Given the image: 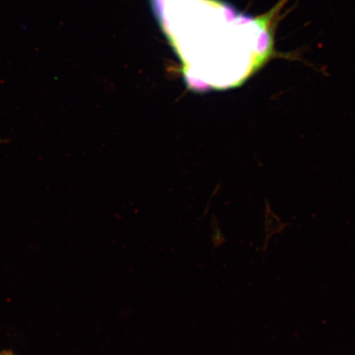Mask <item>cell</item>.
<instances>
[{
    "label": "cell",
    "instance_id": "1",
    "mask_svg": "<svg viewBox=\"0 0 355 355\" xmlns=\"http://www.w3.org/2000/svg\"><path fill=\"white\" fill-rule=\"evenodd\" d=\"M287 2L252 17L220 0H152L186 81L196 90L241 85L276 55L275 21Z\"/></svg>",
    "mask_w": 355,
    "mask_h": 355
},
{
    "label": "cell",
    "instance_id": "2",
    "mask_svg": "<svg viewBox=\"0 0 355 355\" xmlns=\"http://www.w3.org/2000/svg\"><path fill=\"white\" fill-rule=\"evenodd\" d=\"M0 355H15L11 352H8V350H3V352H0Z\"/></svg>",
    "mask_w": 355,
    "mask_h": 355
}]
</instances>
